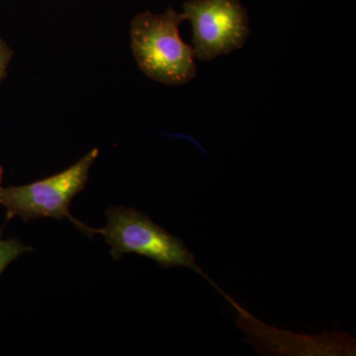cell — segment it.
<instances>
[{
  "label": "cell",
  "instance_id": "1",
  "mask_svg": "<svg viewBox=\"0 0 356 356\" xmlns=\"http://www.w3.org/2000/svg\"><path fill=\"white\" fill-rule=\"evenodd\" d=\"M181 13L147 11L131 23V46L138 67L149 79L166 86H182L196 76L193 48L180 37Z\"/></svg>",
  "mask_w": 356,
  "mask_h": 356
},
{
  "label": "cell",
  "instance_id": "2",
  "mask_svg": "<svg viewBox=\"0 0 356 356\" xmlns=\"http://www.w3.org/2000/svg\"><path fill=\"white\" fill-rule=\"evenodd\" d=\"M106 217V226L93 228V233L104 236L111 247V257L116 261L123 254H136L153 259L163 268L185 267L200 274L219 289L204 273L184 241L166 232L144 213L133 208L110 207Z\"/></svg>",
  "mask_w": 356,
  "mask_h": 356
},
{
  "label": "cell",
  "instance_id": "3",
  "mask_svg": "<svg viewBox=\"0 0 356 356\" xmlns=\"http://www.w3.org/2000/svg\"><path fill=\"white\" fill-rule=\"evenodd\" d=\"M98 156L99 149H93L57 175L22 186H0V204L6 209L7 221L14 217H20L25 222L41 218L69 219L86 235H95L93 228L72 217L70 206L86 188L89 172Z\"/></svg>",
  "mask_w": 356,
  "mask_h": 356
},
{
  "label": "cell",
  "instance_id": "4",
  "mask_svg": "<svg viewBox=\"0 0 356 356\" xmlns=\"http://www.w3.org/2000/svg\"><path fill=\"white\" fill-rule=\"evenodd\" d=\"M191 22L193 51L201 60L242 49L250 36L247 10L240 0H188L181 13Z\"/></svg>",
  "mask_w": 356,
  "mask_h": 356
},
{
  "label": "cell",
  "instance_id": "5",
  "mask_svg": "<svg viewBox=\"0 0 356 356\" xmlns=\"http://www.w3.org/2000/svg\"><path fill=\"white\" fill-rule=\"evenodd\" d=\"M31 250H33L32 248L23 245L17 238L2 240L1 234H0V275L3 273L11 262L19 259L25 252H31Z\"/></svg>",
  "mask_w": 356,
  "mask_h": 356
},
{
  "label": "cell",
  "instance_id": "6",
  "mask_svg": "<svg viewBox=\"0 0 356 356\" xmlns=\"http://www.w3.org/2000/svg\"><path fill=\"white\" fill-rule=\"evenodd\" d=\"M13 56V51L10 47L3 40L0 39V83L6 76L7 70H8Z\"/></svg>",
  "mask_w": 356,
  "mask_h": 356
},
{
  "label": "cell",
  "instance_id": "7",
  "mask_svg": "<svg viewBox=\"0 0 356 356\" xmlns=\"http://www.w3.org/2000/svg\"><path fill=\"white\" fill-rule=\"evenodd\" d=\"M2 175H3V170H2L1 165H0V186H1Z\"/></svg>",
  "mask_w": 356,
  "mask_h": 356
}]
</instances>
